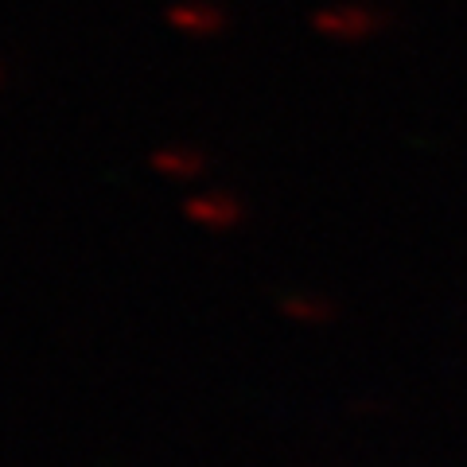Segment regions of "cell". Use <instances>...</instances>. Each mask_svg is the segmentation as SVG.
<instances>
[{
    "label": "cell",
    "mask_w": 467,
    "mask_h": 467,
    "mask_svg": "<svg viewBox=\"0 0 467 467\" xmlns=\"http://www.w3.org/2000/svg\"><path fill=\"white\" fill-rule=\"evenodd\" d=\"M171 20H175V24H183V27H199V24L214 27V16L202 20V12H199V8H175V12H171Z\"/></svg>",
    "instance_id": "cell-1"
}]
</instances>
